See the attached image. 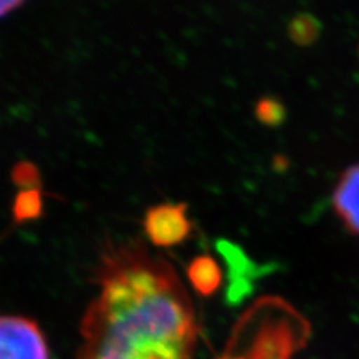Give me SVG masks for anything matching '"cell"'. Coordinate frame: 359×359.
I'll return each mask as SVG.
<instances>
[{"instance_id":"obj_4","label":"cell","mask_w":359,"mask_h":359,"mask_svg":"<svg viewBox=\"0 0 359 359\" xmlns=\"http://www.w3.org/2000/svg\"><path fill=\"white\" fill-rule=\"evenodd\" d=\"M332 207L344 228L359 237V163L341 172L332 192Z\"/></svg>"},{"instance_id":"obj_3","label":"cell","mask_w":359,"mask_h":359,"mask_svg":"<svg viewBox=\"0 0 359 359\" xmlns=\"http://www.w3.org/2000/svg\"><path fill=\"white\" fill-rule=\"evenodd\" d=\"M194 231V223L187 215L184 202H163L145 211V237L156 247H174L184 243Z\"/></svg>"},{"instance_id":"obj_6","label":"cell","mask_w":359,"mask_h":359,"mask_svg":"<svg viewBox=\"0 0 359 359\" xmlns=\"http://www.w3.org/2000/svg\"><path fill=\"white\" fill-rule=\"evenodd\" d=\"M215 245L223 262L228 266L229 280L247 278L255 282L256 278L262 277L266 273L265 266H259L256 262H253L250 256L243 250V247L232 243L231 240L219 238Z\"/></svg>"},{"instance_id":"obj_1","label":"cell","mask_w":359,"mask_h":359,"mask_svg":"<svg viewBox=\"0 0 359 359\" xmlns=\"http://www.w3.org/2000/svg\"><path fill=\"white\" fill-rule=\"evenodd\" d=\"M81 322L80 359H192L198 322L175 268L141 241L108 247Z\"/></svg>"},{"instance_id":"obj_2","label":"cell","mask_w":359,"mask_h":359,"mask_svg":"<svg viewBox=\"0 0 359 359\" xmlns=\"http://www.w3.org/2000/svg\"><path fill=\"white\" fill-rule=\"evenodd\" d=\"M0 359H50L39 325L22 316H0Z\"/></svg>"},{"instance_id":"obj_10","label":"cell","mask_w":359,"mask_h":359,"mask_svg":"<svg viewBox=\"0 0 359 359\" xmlns=\"http://www.w3.org/2000/svg\"><path fill=\"white\" fill-rule=\"evenodd\" d=\"M219 359H244L243 356H240V355H235L233 352H228L226 355H224V356H222V358H219Z\"/></svg>"},{"instance_id":"obj_8","label":"cell","mask_w":359,"mask_h":359,"mask_svg":"<svg viewBox=\"0 0 359 359\" xmlns=\"http://www.w3.org/2000/svg\"><path fill=\"white\" fill-rule=\"evenodd\" d=\"M287 116L286 107L277 97L262 96L255 105V117L266 128L282 126Z\"/></svg>"},{"instance_id":"obj_5","label":"cell","mask_w":359,"mask_h":359,"mask_svg":"<svg viewBox=\"0 0 359 359\" xmlns=\"http://www.w3.org/2000/svg\"><path fill=\"white\" fill-rule=\"evenodd\" d=\"M186 276L194 290L201 297H212L222 287L223 271L215 256L202 253L195 256L186 268Z\"/></svg>"},{"instance_id":"obj_9","label":"cell","mask_w":359,"mask_h":359,"mask_svg":"<svg viewBox=\"0 0 359 359\" xmlns=\"http://www.w3.org/2000/svg\"><path fill=\"white\" fill-rule=\"evenodd\" d=\"M22 4L17 0H0V17H5L6 14L13 13L14 9L20 8Z\"/></svg>"},{"instance_id":"obj_7","label":"cell","mask_w":359,"mask_h":359,"mask_svg":"<svg viewBox=\"0 0 359 359\" xmlns=\"http://www.w3.org/2000/svg\"><path fill=\"white\" fill-rule=\"evenodd\" d=\"M322 33V22L309 13H299L290 18L287 36L298 47H310Z\"/></svg>"}]
</instances>
